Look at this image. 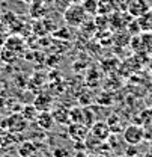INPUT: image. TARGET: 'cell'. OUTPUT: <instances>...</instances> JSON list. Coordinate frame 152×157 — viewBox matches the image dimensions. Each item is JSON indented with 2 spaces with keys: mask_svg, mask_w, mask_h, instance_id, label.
<instances>
[{
  "mask_svg": "<svg viewBox=\"0 0 152 157\" xmlns=\"http://www.w3.org/2000/svg\"><path fill=\"white\" fill-rule=\"evenodd\" d=\"M89 157H106L102 153H98V151H95V153H92V154H89Z\"/></svg>",
  "mask_w": 152,
  "mask_h": 157,
  "instance_id": "7402d4cb",
  "label": "cell"
},
{
  "mask_svg": "<svg viewBox=\"0 0 152 157\" xmlns=\"http://www.w3.org/2000/svg\"><path fill=\"white\" fill-rule=\"evenodd\" d=\"M127 8L133 17H142L143 14H146L149 11V5L146 0H131Z\"/></svg>",
  "mask_w": 152,
  "mask_h": 157,
  "instance_id": "8992f818",
  "label": "cell"
},
{
  "mask_svg": "<svg viewBox=\"0 0 152 157\" xmlns=\"http://www.w3.org/2000/svg\"><path fill=\"white\" fill-rule=\"evenodd\" d=\"M27 122L29 121L23 117L21 113H14V115H11V117L6 119V125H8L9 132H12V133H21V132H24L27 128Z\"/></svg>",
  "mask_w": 152,
  "mask_h": 157,
  "instance_id": "277c9868",
  "label": "cell"
},
{
  "mask_svg": "<svg viewBox=\"0 0 152 157\" xmlns=\"http://www.w3.org/2000/svg\"><path fill=\"white\" fill-rule=\"evenodd\" d=\"M81 5H83L86 14H89V15L96 14V12H98V8H99V2H98V0H84Z\"/></svg>",
  "mask_w": 152,
  "mask_h": 157,
  "instance_id": "e0dca14e",
  "label": "cell"
},
{
  "mask_svg": "<svg viewBox=\"0 0 152 157\" xmlns=\"http://www.w3.org/2000/svg\"><path fill=\"white\" fill-rule=\"evenodd\" d=\"M89 127L83 122H71L68 124V136L74 142H84L86 136L89 135Z\"/></svg>",
  "mask_w": 152,
  "mask_h": 157,
  "instance_id": "3957f363",
  "label": "cell"
},
{
  "mask_svg": "<svg viewBox=\"0 0 152 157\" xmlns=\"http://www.w3.org/2000/svg\"><path fill=\"white\" fill-rule=\"evenodd\" d=\"M69 119H71V122H83L84 124V109L83 107L69 109Z\"/></svg>",
  "mask_w": 152,
  "mask_h": 157,
  "instance_id": "2e32d148",
  "label": "cell"
},
{
  "mask_svg": "<svg viewBox=\"0 0 152 157\" xmlns=\"http://www.w3.org/2000/svg\"><path fill=\"white\" fill-rule=\"evenodd\" d=\"M124 139L130 147L139 145L142 140H145V127L139 125V124H131L128 127H125L124 130Z\"/></svg>",
  "mask_w": 152,
  "mask_h": 157,
  "instance_id": "7a4b0ae2",
  "label": "cell"
},
{
  "mask_svg": "<svg viewBox=\"0 0 152 157\" xmlns=\"http://www.w3.org/2000/svg\"><path fill=\"white\" fill-rule=\"evenodd\" d=\"M145 140H152V128H145Z\"/></svg>",
  "mask_w": 152,
  "mask_h": 157,
  "instance_id": "ffe728a7",
  "label": "cell"
},
{
  "mask_svg": "<svg viewBox=\"0 0 152 157\" xmlns=\"http://www.w3.org/2000/svg\"><path fill=\"white\" fill-rule=\"evenodd\" d=\"M102 144H104V142H102L101 139H98L94 133H91V130H89V135H87L86 139H84L86 150H94V151H98L99 145H102Z\"/></svg>",
  "mask_w": 152,
  "mask_h": 157,
  "instance_id": "7c38bea8",
  "label": "cell"
},
{
  "mask_svg": "<svg viewBox=\"0 0 152 157\" xmlns=\"http://www.w3.org/2000/svg\"><path fill=\"white\" fill-rule=\"evenodd\" d=\"M72 2H74V3H83L84 0H72Z\"/></svg>",
  "mask_w": 152,
  "mask_h": 157,
  "instance_id": "603a6c76",
  "label": "cell"
},
{
  "mask_svg": "<svg viewBox=\"0 0 152 157\" xmlns=\"http://www.w3.org/2000/svg\"><path fill=\"white\" fill-rule=\"evenodd\" d=\"M106 122H107V125H109L112 133H120V132L124 133V130H125V127L122 125V119L117 115H110Z\"/></svg>",
  "mask_w": 152,
  "mask_h": 157,
  "instance_id": "8fae6325",
  "label": "cell"
},
{
  "mask_svg": "<svg viewBox=\"0 0 152 157\" xmlns=\"http://www.w3.org/2000/svg\"><path fill=\"white\" fill-rule=\"evenodd\" d=\"M139 23H140V29L143 32H151L152 30V12H146L143 14L140 18H139Z\"/></svg>",
  "mask_w": 152,
  "mask_h": 157,
  "instance_id": "9a60e30c",
  "label": "cell"
},
{
  "mask_svg": "<svg viewBox=\"0 0 152 157\" xmlns=\"http://www.w3.org/2000/svg\"><path fill=\"white\" fill-rule=\"evenodd\" d=\"M65 21L68 23V26H72V27H80L84 24V21L87 18V14L83 8V5L80 3H74L71 5L66 11H65V15H63Z\"/></svg>",
  "mask_w": 152,
  "mask_h": 157,
  "instance_id": "6da1fadb",
  "label": "cell"
},
{
  "mask_svg": "<svg viewBox=\"0 0 152 157\" xmlns=\"http://www.w3.org/2000/svg\"><path fill=\"white\" fill-rule=\"evenodd\" d=\"M53 157H54V156H53Z\"/></svg>",
  "mask_w": 152,
  "mask_h": 157,
  "instance_id": "4316f807",
  "label": "cell"
},
{
  "mask_svg": "<svg viewBox=\"0 0 152 157\" xmlns=\"http://www.w3.org/2000/svg\"><path fill=\"white\" fill-rule=\"evenodd\" d=\"M140 42L143 45V48L146 52H152V33L151 32H143V35L140 36Z\"/></svg>",
  "mask_w": 152,
  "mask_h": 157,
  "instance_id": "ac0fdd59",
  "label": "cell"
},
{
  "mask_svg": "<svg viewBox=\"0 0 152 157\" xmlns=\"http://www.w3.org/2000/svg\"><path fill=\"white\" fill-rule=\"evenodd\" d=\"M74 157H89V154L86 153V150H77Z\"/></svg>",
  "mask_w": 152,
  "mask_h": 157,
  "instance_id": "44dd1931",
  "label": "cell"
},
{
  "mask_svg": "<svg viewBox=\"0 0 152 157\" xmlns=\"http://www.w3.org/2000/svg\"><path fill=\"white\" fill-rule=\"evenodd\" d=\"M0 52H2V45H0Z\"/></svg>",
  "mask_w": 152,
  "mask_h": 157,
  "instance_id": "d4e9b609",
  "label": "cell"
},
{
  "mask_svg": "<svg viewBox=\"0 0 152 157\" xmlns=\"http://www.w3.org/2000/svg\"><path fill=\"white\" fill-rule=\"evenodd\" d=\"M53 156L54 157H69V153L66 148L63 147H56V150L53 151Z\"/></svg>",
  "mask_w": 152,
  "mask_h": 157,
  "instance_id": "d6986e66",
  "label": "cell"
},
{
  "mask_svg": "<svg viewBox=\"0 0 152 157\" xmlns=\"http://www.w3.org/2000/svg\"><path fill=\"white\" fill-rule=\"evenodd\" d=\"M35 107L38 109L39 112H42V110H50L51 109V106H53V98L50 97V95H47V94H41L38 97L35 98Z\"/></svg>",
  "mask_w": 152,
  "mask_h": 157,
  "instance_id": "9c48e42d",
  "label": "cell"
},
{
  "mask_svg": "<svg viewBox=\"0 0 152 157\" xmlns=\"http://www.w3.org/2000/svg\"><path fill=\"white\" fill-rule=\"evenodd\" d=\"M38 113H39V110L35 107V104H27V106H24L23 110H21V115L26 118L27 121H36Z\"/></svg>",
  "mask_w": 152,
  "mask_h": 157,
  "instance_id": "5bb4252c",
  "label": "cell"
},
{
  "mask_svg": "<svg viewBox=\"0 0 152 157\" xmlns=\"http://www.w3.org/2000/svg\"><path fill=\"white\" fill-rule=\"evenodd\" d=\"M23 2H26V3H33L35 0H23Z\"/></svg>",
  "mask_w": 152,
  "mask_h": 157,
  "instance_id": "cb8c5ba5",
  "label": "cell"
},
{
  "mask_svg": "<svg viewBox=\"0 0 152 157\" xmlns=\"http://www.w3.org/2000/svg\"><path fill=\"white\" fill-rule=\"evenodd\" d=\"M6 157H12V156H6Z\"/></svg>",
  "mask_w": 152,
  "mask_h": 157,
  "instance_id": "484cf974",
  "label": "cell"
},
{
  "mask_svg": "<svg viewBox=\"0 0 152 157\" xmlns=\"http://www.w3.org/2000/svg\"><path fill=\"white\" fill-rule=\"evenodd\" d=\"M91 133H94L98 139H101L102 142H106L109 137L112 136V132L107 125V122L104 121H95L92 125H91Z\"/></svg>",
  "mask_w": 152,
  "mask_h": 157,
  "instance_id": "5b68a950",
  "label": "cell"
},
{
  "mask_svg": "<svg viewBox=\"0 0 152 157\" xmlns=\"http://www.w3.org/2000/svg\"><path fill=\"white\" fill-rule=\"evenodd\" d=\"M51 115L54 118L57 124H62V125H68L71 124V119H69V109L63 107V106H54L53 110H51Z\"/></svg>",
  "mask_w": 152,
  "mask_h": 157,
  "instance_id": "ba28073f",
  "label": "cell"
},
{
  "mask_svg": "<svg viewBox=\"0 0 152 157\" xmlns=\"http://www.w3.org/2000/svg\"><path fill=\"white\" fill-rule=\"evenodd\" d=\"M36 151H38L36 145L33 142H29V140L27 142H23L18 147V154L21 157H33L36 154Z\"/></svg>",
  "mask_w": 152,
  "mask_h": 157,
  "instance_id": "30bf717a",
  "label": "cell"
},
{
  "mask_svg": "<svg viewBox=\"0 0 152 157\" xmlns=\"http://www.w3.org/2000/svg\"><path fill=\"white\" fill-rule=\"evenodd\" d=\"M135 124H139V125H142V127H149L152 122V110H143V112H140L137 117H135V121H134Z\"/></svg>",
  "mask_w": 152,
  "mask_h": 157,
  "instance_id": "4fadbf2b",
  "label": "cell"
},
{
  "mask_svg": "<svg viewBox=\"0 0 152 157\" xmlns=\"http://www.w3.org/2000/svg\"><path fill=\"white\" fill-rule=\"evenodd\" d=\"M36 122H38V125L44 132L51 130V128L54 127V124H56V121H54V118H53L50 110H42V112H39L38 118H36Z\"/></svg>",
  "mask_w": 152,
  "mask_h": 157,
  "instance_id": "52a82bcc",
  "label": "cell"
}]
</instances>
